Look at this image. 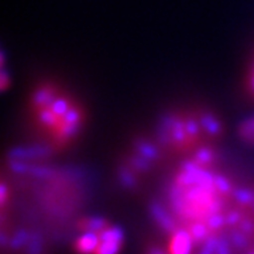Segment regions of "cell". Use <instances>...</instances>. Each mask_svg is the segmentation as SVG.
Segmentation results:
<instances>
[{"instance_id":"obj_1","label":"cell","mask_w":254,"mask_h":254,"mask_svg":"<svg viewBox=\"0 0 254 254\" xmlns=\"http://www.w3.org/2000/svg\"><path fill=\"white\" fill-rule=\"evenodd\" d=\"M30 109L37 125L48 131L57 144L78 136L85 120L79 102L53 83L36 86L30 96Z\"/></svg>"},{"instance_id":"obj_2","label":"cell","mask_w":254,"mask_h":254,"mask_svg":"<svg viewBox=\"0 0 254 254\" xmlns=\"http://www.w3.org/2000/svg\"><path fill=\"white\" fill-rule=\"evenodd\" d=\"M192 242H193V239L190 236V230L177 229V232L173 233V236H171L170 254H190Z\"/></svg>"},{"instance_id":"obj_3","label":"cell","mask_w":254,"mask_h":254,"mask_svg":"<svg viewBox=\"0 0 254 254\" xmlns=\"http://www.w3.org/2000/svg\"><path fill=\"white\" fill-rule=\"evenodd\" d=\"M150 212H151V216H153L155 222L161 226V229H163L164 232L171 233V235L177 232V223H175V220L170 216V213L164 209V206L161 203L153 202V203L150 205Z\"/></svg>"},{"instance_id":"obj_4","label":"cell","mask_w":254,"mask_h":254,"mask_svg":"<svg viewBox=\"0 0 254 254\" xmlns=\"http://www.w3.org/2000/svg\"><path fill=\"white\" fill-rule=\"evenodd\" d=\"M100 245L99 233L96 232H85L76 240V250L81 254H91L96 252Z\"/></svg>"},{"instance_id":"obj_5","label":"cell","mask_w":254,"mask_h":254,"mask_svg":"<svg viewBox=\"0 0 254 254\" xmlns=\"http://www.w3.org/2000/svg\"><path fill=\"white\" fill-rule=\"evenodd\" d=\"M199 122L200 125H202V128H203L208 134H210V136H218L219 133H220V130H222L218 119L215 118L213 115H210V113L202 115Z\"/></svg>"},{"instance_id":"obj_6","label":"cell","mask_w":254,"mask_h":254,"mask_svg":"<svg viewBox=\"0 0 254 254\" xmlns=\"http://www.w3.org/2000/svg\"><path fill=\"white\" fill-rule=\"evenodd\" d=\"M99 237L100 242H119V243H123L125 233H123L122 227L112 226L106 227L103 232H100Z\"/></svg>"},{"instance_id":"obj_7","label":"cell","mask_w":254,"mask_h":254,"mask_svg":"<svg viewBox=\"0 0 254 254\" xmlns=\"http://www.w3.org/2000/svg\"><path fill=\"white\" fill-rule=\"evenodd\" d=\"M209 227L206 223L200 222V220H196L193 222L190 227V233L193 242H202V240H206L209 236Z\"/></svg>"},{"instance_id":"obj_8","label":"cell","mask_w":254,"mask_h":254,"mask_svg":"<svg viewBox=\"0 0 254 254\" xmlns=\"http://www.w3.org/2000/svg\"><path fill=\"white\" fill-rule=\"evenodd\" d=\"M137 153L140 155H143L147 160H157L158 158V150L155 148L154 145L147 143V141H138L136 144Z\"/></svg>"},{"instance_id":"obj_9","label":"cell","mask_w":254,"mask_h":254,"mask_svg":"<svg viewBox=\"0 0 254 254\" xmlns=\"http://www.w3.org/2000/svg\"><path fill=\"white\" fill-rule=\"evenodd\" d=\"M30 237H31V235L28 233L27 230H18V232L14 233V236L9 240V246L13 250H18L23 246H27V243L30 242Z\"/></svg>"},{"instance_id":"obj_10","label":"cell","mask_w":254,"mask_h":254,"mask_svg":"<svg viewBox=\"0 0 254 254\" xmlns=\"http://www.w3.org/2000/svg\"><path fill=\"white\" fill-rule=\"evenodd\" d=\"M106 229V220L100 216H92L85 222V230L86 232H96L100 233Z\"/></svg>"},{"instance_id":"obj_11","label":"cell","mask_w":254,"mask_h":254,"mask_svg":"<svg viewBox=\"0 0 254 254\" xmlns=\"http://www.w3.org/2000/svg\"><path fill=\"white\" fill-rule=\"evenodd\" d=\"M120 249H122V243L119 242H100L95 254H119Z\"/></svg>"},{"instance_id":"obj_12","label":"cell","mask_w":254,"mask_h":254,"mask_svg":"<svg viewBox=\"0 0 254 254\" xmlns=\"http://www.w3.org/2000/svg\"><path fill=\"white\" fill-rule=\"evenodd\" d=\"M43 252V236L40 233H33L27 243L28 254H41Z\"/></svg>"},{"instance_id":"obj_13","label":"cell","mask_w":254,"mask_h":254,"mask_svg":"<svg viewBox=\"0 0 254 254\" xmlns=\"http://www.w3.org/2000/svg\"><path fill=\"white\" fill-rule=\"evenodd\" d=\"M119 181L125 187V188H134L137 185L136 177L133 175V173H130L126 168H122L119 171Z\"/></svg>"},{"instance_id":"obj_14","label":"cell","mask_w":254,"mask_h":254,"mask_svg":"<svg viewBox=\"0 0 254 254\" xmlns=\"http://www.w3.org/2000/svg\"><path fill=\"white\" fill-rule=\"evenodd\" d=\"M233 195L239 203L242 205H249V203H253L254 202V193L252 190H243V188H237L233 190Z\"/></svg>"},{"instance_id":"obj_15","label":"cell","mask_w":254,"mask_h":254,"mask_svg":"<svg viewBox=\"0 0 254 254\" xmlns=\"http://www.w3.org/2000/svg\"><path fill=\"white\" fill-rule=\"evenodd\" d=\"M130 164H131V167L138 171V173H145V171H148L150 170V160H147L144 158L143 155H136V157H131L130 158Z\"/></svg>"},{"instance_id":"obj_16","label":"cell","mask_w":254,"mask_h":254,"mask_svg":"<svg viewBox=\"0 0 254 254\" xmlns=\"http://www.w3.org/2000/svg\"><path fill=\"white\" fill-rule=\"evenodd\" d=\"M219 239H220V237L215 236V235H209L208 239H206L205 243H203V247H202V250H200V254H216V252H218Z\"/></svg>"},{"instance_id":"obj_17","label":"cell","mask_w":254,"mask_h":254,"mask_svg":"<svg viewBox=\"0 0 254 254\" xmlns=\"http://www.w3.org/2000/svg\"><path fill=\"white\" fill-rule=\"evenodd\" d=\"M212 160H213V153L206 148V147H203V148H199L196 153H195V163H198L199 165H206V164L212 163Z\"/></svg>"},{"instance_id":"obj_18","label":"cell","mask_w":254,"mask_h":254,"mask_svg":"<svg viewBox=\"0 0 254 254\" xmlns=\"http://www.w3.org/2000/svg\"><path fill=\"white\" fill-rule=\"evenodd\" d=\"M230 239H232V243L236 249H246L249 246V240L246 237V233H243L242 230L237 232V230H233L230 233Z\"/></svg>"},{"instance_id":"obj_19","label":"cell","mask_w":254,"mask_h":254,"mask_svg":"<svg viewBox=\"0 0 254 254\" xmlns=\"http://www.w3.org/2000/svg\"><path fill=\"white\" fill-rule=\"evenodd\" d=\"M240 133L242 136L247 138L249 141H254V118L249 119L247 122H245L242 125V128H240Z\"/></svg>"},{"instance_id":"obj_20","label":"cell","mask_w":254,"mask_h":254,"mask_svg":"<svg viewBox=\"0 0 254 254\" xmlns=\"http://www.w3.org/2000/svg\"><path fill=\"white\" fill-rule=\"evenodd\" d=\"M225 223H226V218L222 216L220 213H215V215H212V216L206 220V225H208V227L210 230H218V229H220Z\"/></svg>"},{"instance_id":"obj_21","label":"cell","mask_w":254,"mask_h":254,"mask_svg":"<svg viewBox=\"0 0 254 254\" xmlns=\"http://www.w3.org/2000/svg\"><path fill=\"white\" fill-rule=\"evenodd\" d=\"M215 187L220 193H227L230 192V182L227 181L222 175H215Z\"/></svg>"},{"instance_id":"obj_22","label":"cell","mask_w":254,"mask_h":254,"mask_svg":"<svg viewBox=\"0 0 254 254\" xmlns=\"http://www.w3.org/2000/svg\"><path fill=\"white\" fill-rule=\"evenodd\" d=\"M246 88H247V93H249V96L254 99V63L252 64L250 71H249V73H247Z\"/></svg>"},{"instance_id":"obj_23","label":"cell","mask_w":254,"mask_h":254,"mask_svg":"<svg viewBox=\"0 0 254 254\" xmlns=\"http://www.w3.org/2000/svg\"><path fill=\"white\" fill-rule=\"evenodd\" d=\"M10 167H11V170L14 173L17 174H27L30 173V168H31V167H28L27 164L21 163V161H13V163L10 164Z\"/></svg>"},{"instance_id":"obj_24","label":"cell","mask_w":254,"mask_h":254,"mask_svg":"<svg viewBox=\"0 0 254 254\" xmlns=\"http://www.w3.org/2000/svg\"><path fill=\"white\" fill-rule=\"evenodd\" d=\"M30 173L33 174V175H36V177H40V178H46V177L53 175V171L48 170V168H44V167H31Z\"/></svg>"},{"instance_id":"obj_25","label":"cell","mask_w":254,"mask_h":254,"mask_svg":"<svg viewBox=\"0 0 254 254\" xmlns=\"http://www.w3.org/2000/svg\"><path fill=\"white\" fill-rule=\"evenodd\" d=\"M239 226H240V230L246 233V235H249V233H253L254 232V225L252 220H240V223H239Z\"/></svg>"},{"instance_id":"obj_26","label":"cell","mask_w":254,"mask_h":254,"mask_svg":"<svg viewBox=\"0 0 254 254\" xmlns=\"http://www.w3.org/2000/svg\"><path fill=\"white\" fill-rule=\"evenodd\" d=\"M216 254H230V252H229V242H227L226 237H220L219 239L218 252H216Z\"/></svg>"},{"instance_id":"obj_27","label":"cell","mask_w":254,"mask_h":254,"mask_svg":"<svg viewBox=\"0 0 254 254\" xmlns=\"http://www.w3.org/2000/svg\"><path fill=\"white\" fill-rule=\"evenodd\" d=\"M240 220H242V218H240V213L239 212H229L226 216V223L227 225H237V223H240Z\"/></svg>"},{"instance_id":"obj_28","label":"cell","mask_w":254,"mask_h":254,"mask_svg":"<svg viewBox=\"0 0 254 254\" xmlns=\"http://www.w3.org/2000/svg\"><path fill=\"white\" fill-rule=\"evenodd\" d=\"M7 199V187H6V184H1L0 185V202H1V205L6 202Z\"/></svg>"},{"instance_id":"obj_29","label":"cell","mask_w":254,"mask_h":254,"mask_svg":"<svg viewBox=\"0 0 254 254\" xmlns=\"http://www.w3.org/2000/svg\"><path fill=\"white\" fill-rule=\"evenodd\" d=\"M0 243H1L3 247L9 245V243H7V236H6V233H4V232H1V235H0Z\"/></svg>"},{"instance_id":"obj_30","label":"cell","mask_w":254,"mask_h":254,"mask_svg":"<svg viewBox=\"0 0 254 254\" xmlns=\"http://www.w3.org/2000/svg\"><path fill=\"white\" fill-rule=\"evenodd\" d=\"M148 254H165L161 250V249H157V247H153V249H150V252H148Z\"/></svg>"},{"instance_id":"obj_31","label":"cell","mask_w":254,"mask_h":254,"mask_svg":"<svg viewBox=\"0 0 254 254\" xmlns=\"http://www.w3.org/2000/svg\"><path fill=\"white\" fill-rule=\"evenodd\" d=\"M249 254H254V253H249Z\"/></svg>"}]
</instances>
